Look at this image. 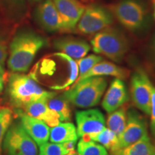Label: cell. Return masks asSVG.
I'll list each match as a JSON object with an SVG mask.
<instances>
[{
  "instance_id": "cell-1",
  "label": "cell",
  "mask_w": 155,
  "mask_h": 155,
  "mask_svg": "<svg viewBox=\"0 0 155 155\" xmlns=\"http://www.w3.org/2000/svg\"><path fill=\"white\" fill-rule=\"evenodd\" d=\"M47 44V40L29 30L19 31L9 45L7 66L11 72L28 71L39 51Z\"/></svg>"
},
{
  "instance_id": "cell-2",
  "label": "cell",
  "mask_w": 155,
  "mask_h": 155,
  "mask_svg": "<svg viewBox=\"0 0 155 155\" xmlns=\"http://www.w3.org/2000/svg\"><path fill=\"white\" fill-rule=\"evenodd\" d=\"M5 88V95L13 110H22L32 103L48 100L56 95L55 92L44 90L30 74L23 73L7 74Z\"/></svg>"
},
{
  "instance_id": "cell-3",
  "label": "cell",
  "mask_w": 155,
  "mask_h": 155,
  "mask_svg": "<svg viewBox=\"0 0 155 155\" xmlns=\"http://www.w3.org/2000/svg\"><path fill=\"white\" fill-rule=\"evenodd\" d=\"M107 81L102 76H94L74 83L63 96L70 104L79 108L96 106L105 92Z\"/></svg>"
},
{
  "instance_id": "cell-4",
  "label": "cell",
  "mask_w": 155,
  "mask_h": 155,
  "mask_svg": "<svg viewBox=\"0 0 155 155\" xmlns=\"http://www.w3.org/2000/svg\"><path fill=\"white\" fill-rule=\"evenodd\" d=\"M92 49L112 61L119 63L129 50L127 38L121 31L108 28L98 32L91 40Z\"/></svg>"
},
{
  "instance_id": "cell-5",
  "label": "cell",
  "mask_w": 155,
  "mask_h": 155,
  "mask_svg": "<svg viewBox=\"0 0 155 155\" xmlns=\"http://www.w3.org/2000/svg\"><path fill=\"white\" fill-rule=\"evenodd\" d=\"M5 155H38V144L20 124L12 122L2 143Z\"/></svg>"
},
{
  "instance_id": "cell-6",
  "label": "cell",
  "mask_w": 155,
  "mask_h": 155,
  "mask_svg": "<svg viewBox=\"0 0 155 155\" xmlns=\"http://www.w3.org/2000/svg\"><path fill=\"white\" fill-rule=\"evenodd\" d=\"M111 12L127 30L136 31L144 24L146 10L137 0H121L109 7Z\"/></svg>"
},
{
  "instance_id": "cell-7",
  "label": "cell",
  "mask_w": 155,
  "mask_h": 155,
  "mask_svg": "<svg viewBox=\"0 0 155 155\" xmlns=\"http://www.w3.org/2000/svg\"><path fill=\"white\" fill-rule=\"evenodd\" d=\"M113 22L111 12L101 6L90 5L85 9L74 32L81 35L96 34L108 28Z\"/></svg>"
},
{
  "instance_id": "cell-8",
  "label": "cell",
  "mask_w": 155,
  "mask_h": 155,
  "mask_svg": "<svg viewBox=\"0 0 155 155\" xmlns=\"http://www.w3.org/2000/svg\"><path fill=\"white\" fill-rule=\"evenodd\" d=\"M153 85L144 70L139 68L131 78L130 93L136 107L150 115Z\"/></svg>"
},
{
  "instance_id": "cell-9",
  "label": "cell",
  "mask_w": 155,
  "mask_h": 155,
  "mask_svg": "<svg viewBox=\"0 0 155 155\" xmlns=\"http://www.w3.org/2000/svg\"><path fill=\"white\" fill-rule=\"evenodd\" d=\"M147 133L146 121L135 110L127 111V119L125 128L118 139V143L112 154L139 140Z\"/></svg>"
},
{
  "instance_id": "cell-10",
  "label": "cell",
  "mask_w": 155,
  "mask_h": 155,
  "mask_svg": "<svg viewBox=\"0 0 155 155\" xmlns=\"http://www.w3.org/2000/svg\"><path fill=\"white\" fill-rule=\"evenodd\" d=\"M77 134L80 138L100 132L105 128L104 115L99 109H88L75 113Z\"/></svg>"
},
{
  "instance_id": "cell-11",
  "label": "cell",
  "mask_w": 155,
  "mask_h": 155,
  "mask_svg": "<svg viewBox=\"0 0 155 155\" xmlns=\"http://www.w3.org/2000/svg\"><path fill=\"white\" fill-rule=\"evenodd\" d=\"M61 16L62 32H74L86 6L81 0H53Z\"/></svg>"
},
{
  "instance_id": "cell-12",
  "label": "cell",
  "mask_w": 155,
  "mask_h": 155,
  "mask_svg": "<svg viewBox=\"0 0 155 155\" xmlns=\"http://www.w3.org/2000/svg\"><path fill=\"white\" fill-rule=\"evenodd\" d=\"M15 116H18L19 123L35 141L39 147L48 142L50 137V127L41 120L29 116L20 109H15Z\"/></svg>"
},
{
  "instance_id": "cell-13",
  "label": "cell",
  "mask_w": 155,
  "mask_h": 155,
  "mask_svg": "<svg viewBox=\"0 0 155 155\" xmlns=\"http://www.w3.org/2000/svg\"><path fill=\"white\" fill-rule=\"evenodd\" d=\"M35 19L45 30L50 32H61V18L53 0L42 1L35 10Z\"/></svg>"
},
{
  "instance_id": "cell-14",
  "label": "cell",
  "mask_w": 155,
  "mask_h": 155,
  "mask_svg": "<svg viewBox=\"0 0 155 155\" xmlns=\"http://www.w3.org/2000/svg\"><path fill=\"white\" fill-rule=\"evenodd\" d=\"M129 95L124 82L120 78L112 81L102 101V106L107 113H111L125 104Z\"/></svg>"
},
{
  "instance_id": "cell-15",
  "label": "cell",
  "mask_w": 155,
  "mask_h": 155,
  "mask_svg": "<svg viewBox=\"0 0 155 155\" xmlns=\"http://www.w3.org/2000/svg\"><path fill=\"white\" fill-rule=\"evenodd\" d=\"M54 48L73 60L85 57L91 50V46L85 40L73 37H63L54 40Z\"/></svg>"
},
{
  "instance_id": "cell-16",
  "label": "cell",
  "mask_w": 155,
  "mask_h": 155,
  "mask_svg": "<svg viewBox=\"0 0 155 155\" xmlns=\"http://www.w3.org/2000/svg\"><path fill=\"white\" fill-rule=\"evenodd\" d=\"M47 100H40L33 102L23 108L22 111L29 116L42 121L50 127H53L61 123L58 114L49 108Z\"/></svg>"
},
{
  "instance_id": "cell-17",
  "label": "cell",
  "mask_w": 155,
  "mask_h": 155,
  "mask_svg": "<svg viewBox=\"0 0 155 155\" xmlns=\"http://www.w3.org/2000/svg\"><path fill=\"white\" fill-rule=\"evenodd\" d=\"M129 71L127 69L118 66L113 63L108 61H101L90 69L86 74L83 75L79 79H77L75 83L78 82L83 79L94 76H103L110 75L115 76L117 78L126 79L129 76Z\"/></svg>"
},
{
  "instance_id": "cell-18",
  "label": "cell",
  "mask_w": 155,
  "mask_h": 155,
  "mask_svg": "<svg viewBox=\"0 0 155 155\" xmlns=\"http://www.w3.org/2000/svg\"><path fill=\"white\" fill-rule=\"evenodd\" d=\"M78 136L75 126L71 122L59 123L50 130V142L63 144L68 141H77Z\"/></svg>"
},
{
  "instance_id": "cell-19",
  "label": "cell",
  "mask_w": 155,
  "mask_h": 155,
  "mask_svg": "<svg viewBox=\"0 0 155 155\" xmlns=\"http://www.w3.org/2000/svg\"><path fill=\"white\" fill-rule=\"evenodd\" d=\"M113 155H155V146L149 135H145L134 144L120 150Z\"/></svg>"
},
{
  "instance_id": "cell-20",
  "label": "cell",
  "mask_w": 155,
  "mask_h": 155,
  "mask_svg": "<svg viewBox=\"0 0 155 155\" xmlns=\"http://www.w3.org/2000/svg\"><path fill=\"white\" fill-rule=\"evenodd\" d=\"M127 111L128 106L127 104H125L118 109L111 113H109V115L108 116L107 121H106L108 129L115 133L118 138L124 131L126 124H127Z\"/></svg>"
},
{
  "instance_id": "cell-21",
  "label": "cell",
  "mask_w": 155,
  "mask_h": 155,
  "mask_svg": "<svg viewBox=\"0 0 155 155\" xmlns=\"http://www.w3.org/2000/svg\"><path fill=\"white\" fill-rule=\"evenodd\" d=\"M48 106L59 116L62 122L69 121L71 119V111L70 103L63 95L54 96L46 101Z\"/></svg>"
},
{
  "instance_id": "cell-22",
  "label": "cell",
  "mask_w": 155,
  "mask_h": 155,
  "mask_svg": "<svg viewBox=\"0 0 155 155\" xmlns=\"http://www.w3.org/2000/svg\"><path fill=\"white\" fill-rule=\"evenodd\" d=\"M85 139H90L104 146L106 150L113 152L118 143V137L108 128H104L100 132L88 136Z\"/></svg>"
},
{
  "instance_id": "cell-23",
  "label": "cell",
  "mask_w": 155,
  "mask_h": 155,
  "mask_svg": "<svg viewBox=\"0 0 155 155\" xmlns=\"http://www.w3.org/2000/svg\"><path fill=\"white\" fill-rule=\"evenodd\" d=\"M78 155H109L107 150L96 141L81 138L77 144Z\"/></svg>"
},
{
  "instance_id": "cell-24",
  "label": "cell",
  "mask_w": 155,
  "mask_h": 155,
  "mask_svg": "<svg viewBox=\"0 0 155 155\" xmlns=\"http://www.w3.org/2000/svg\"><path fill=\"white\" fill-rule=\"evenodd\" d=\"M13 111L9 107L0 108V155H2V143L7 129L12 122Z\"/></svg>"
},
{
  "instance_id": "cell-25",
  "label": "cell",
  "mask_w": 155,
  "mask_h": 155,
  "mask_svg": "<svg viewBox=\"0 0 155 155\" xmlns=\"http://www.w3.org/2000/svg\"><path fill=\"white\" fill-rule=\"evenodd\" d=\"M103 60L101 56L96 55H90L86 58H82L81 59L77 60L76 63L78 68V76L77 79H79L88 72L90 69H91L95 65L99 63ZM76 79V80H77Z\"/></svg>"
},
{
  "instance_id": "cell-26",
  "label": "cell",
  "mask_w": 155,
  "mask_h": 155,
  "mask_svg": "<svg viewBox=\"0 0 155 155\" xmlns=\"http://www.w3.org/2000/svg\"><path fill=\"white\" fill-rule=\"evenodd\" d=\"M69 152L63 143L46 142L40 146L38 155H65Z\"/></svg>"
},
{
  "instance_id": "cell-27",
  "label": "cell",
  "mask_w": 155,
  "mask_h": 155,
  "mask_svg": "<svg viewBox=\"0 0 155 155\" xmlns=\"http://www.w3.org/2000/svg\"><path fill=\"white\" fill-rule=\"evenodd\" d=\"M0 2L10 13H17L25 7V0H0Z\"/></svg>"
},
{
  "instance_id": "cell-28",
  "label": "cell",
  "mask_w": 155,
  "mask_h": 155,
  "mask_svg": "<svg viewBox=\"0 0 155 155\" xmlns=\"http://www.w3.org/2000/svg\"><path fill=\"white\" fill-rule=\"evenodd\" d=\"M151 119H150V129L151 133L155 138V86H153L152 94V103H151Z\"/></svg>"
},
{
  "instance_id": "cell-29",
  "label": "cell",
  "mask_w": 155,
  "mask_h": 155,
  "mask_svg": "<svg viewBox=\"0 0 155 155\" xmlns=\"http://www.w3.org/2000/svg\"><path fill=\"white\" fill-rule=\"evenodd\" d=\"M8 42L5 36L0 35V63L5 62L8 56Z\"/></svg>"
},
{
  "instance_id": "cell-30",
  "label": "cell",
  "mask_w": 155,
  "mask_h": 155,
  "mask_svg": "<svg viewBox=\"0 0 155 155\" xmlns=\"http://www.w3.org/2000/svg\"><path fill=\"white\" fill-rule=\"evenodd\" d=\"M7 73L5 71V62L0 63V95L2 93L5 87Z\"/></svg>"
},
{
  "instance_id": "cell-31",
  "label": "cell",
  "mask_w": 155,
  "mask_h": 155,
  "mask_svg": "<svg viewBox=\"0 0 155 155\" xmlns=\"http://www.w3.org/2000/svg\"><path fill=\"white\" fill-rule=\"evenodd\" d=\"M150 53H151V56H152V61L155 65V35L152 40V43H151Z\"/></svg>"
},
{
  "instance_id": "cell-32",
  "label": "cell",
  "mask_w": 155,
  "mask_h": 155,
  "mask_svg": "<svg viewBox=\"0 0 155 155\" xmlns=\"http://www.w3.org/2000/svg\"><path fill=\"white\" fill-rule=\"evenodd\" d=\"M29 1L32 3H36V2H40L43 1V0H29Z\"/></svg>"
},
{
  "instance_id": "cell-33",
  "label": "cell",
  "mask_w": 155,
  "mask_h": 155,
  "mask_svg": "<svg viewBox=\"0 0 155 155\" xmlns=\"http://www.w3.org/2000/svg\"><path fill=\"white\" fill-rule=\"evenodd\" d=\"M65 155H78L77 154H76V152H69L68 154H65Z\"/></svg>"
},
{
  "instance_id": "cell-34",
  "label": "cell",
  "mask_w": 155,
  "mask_h": 155,
  "mask_svg": "<svg viewBox=\"0 0 155 155\" xmlns=\"http://www.w3.org/2000/svg\"><path fill=\"white\" fill-rule=\"evenodd\" d=\"M82 2H85V3H89L91 2V0H81Z\"/></svg>"
},
{
  "instance_id": "cell-35",
  "label": "cell",
  "mask_w": 155,
  "mask_h": 155,
  "mask_svg": "<svg viewBox=\"0 0 155 155\" xmlns=\"http://www.w3.org/2000/svg\"><path fill=\"white\" fill-rule=\"evenodd\" d=\"M152 2H153V4H154V5H155V0H152Z\"/></svg>"
},
{
  "instance_id": "cell-36",
  "label": "cell",
  "mask_w": 155,
  "mask_h": 155,
  "mask_svg": "<svg viewBox=\"0 0 155 155\" xmlns=\"http://www.w3.org/2000/svg\"><path fill=\"white\" fill-rule=\"evenodd\" d=\"M154 19H155V7H154Z\"/></svg>"
}]
</instances>
